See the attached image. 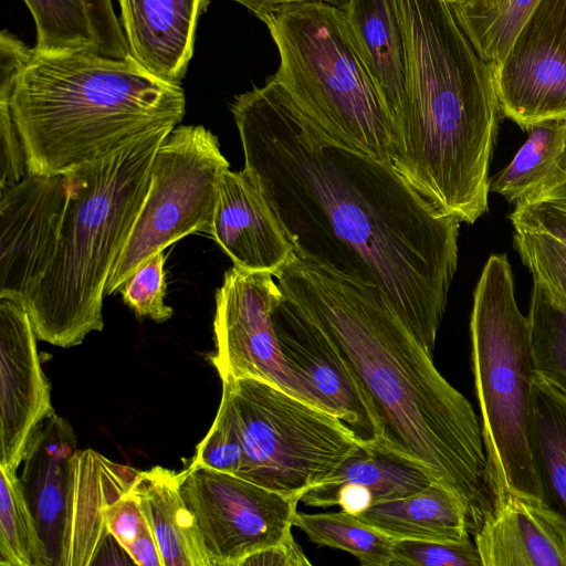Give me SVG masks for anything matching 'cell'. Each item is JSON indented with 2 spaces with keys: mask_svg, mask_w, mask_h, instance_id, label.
Masks as SVG:
<instances>
[{
  "mask_svg": "<svg viewBox=\"0 0 566 566\" xmlns=\"http://www.w3.org/2000/svg\"><path fill=\"white\" fill-rule=\"evenodd\" d=\"M241 566H312V563L289 531L274 545L247 557Z\"/></svg>",
  "mask_w": 566,
  "mask_h": 566,
  "instance_id": "39",
  "label": "cell"
},
{
  "mask_svg": "<svg viewBox=\"0 0 566 566\" xmlns=\"http://www.w3.org/2000/svg\"><path fill=\"white\" fill-rule=\"evenodd\" d=\"M175 127L157 128L70 174L51 261L21 305L39 340L70 348L104 327L105 287L150 187V169Z\"/></svg>",
  "mask_w": 566,
  "mask_h": 566,
  "instance_id": "5",
  "label": "cell"
},
{
  "mask_svg": "<svg viewBox=\"0 0 566 566\" xmlns=\"http://www.w3.org/2000/svg\"><path fill=\"white\" fill-rule=\"evenodd\" d=\"M181 472L180 491L210 566H241L294 526L298 497L202 467L188 465Z\"/></svg>",
  "mask_w": 566,
  "mask_h": 566,
  "instance_id": "11",
  "label": "cell"
},
{
  "mask_svg": "<svg viewBox=\"0 0 566 566\" xmlns=\"http://www.w3.org/2000/svg\"><path fill=\"white\" fill-rule=\"evenodd\" d=\"M182 472L160 465L139 471L132 491L139 499L163 566H210L195 517L180 491Z\"/></svg>",
  "mask_w": 566,
  "mask_h": 566,
  "instance_id": "22",
  "label": "cell"
},
{
  "mask_svg": "<svg viewBox=\"0 0 566 566\" xmlns=\"http://www.w3.org/2000/svg\"><path fill=\"white\" fill-rule=\"evenodd\" d=\"M165 252L154 254L142 264L120 286L125 304L138 317H149L157 323L168 321L174 310L166 305Z\"/></svg>",
  "mask_w": 566,
  "mask_h": 566,
  "instance_id": "33",
  "label": "cell"
},
{
  "mask_svg": "<svg viewBox=\"0 0 566 566\" xmlns=\"http://www.w3.org/2000/svg\"><path fill=\"white\" fill-rule=\"evenodd\" d=\"M36 31L35 48L45 51H96L85 0H23Z\"/></svg>",
  "mask_w": 566,
  "mask_h": 566,
  "instance_id": "30",
  "label": "cell"
},
{
  "mask_svg": "<svg viewBox=\"0 0 566 566\" xmlns=\"http://www.w3.org/2000/svg\"><path fill=\"white\" fill-rule=\"evenodd\" d=\"M471 360L492 496L542 497L531 448L536 374L531 327L520 311L506 254L488 259L473 293Z\"/></svg>",
  "mask_w": 566,
  "mask_h": 566,
  "instance_id": "7",
  "label": "cell"
},
{
  "mask_svg": "<svg viewBox=\"0 0 566 566\" xmlns=\"http://www.w3.org/2000/svg\"><path fill=\"white\" fill-rule=\"evenodd\" d=\"M243 457L244 448L235 410L229 391L222 387L216 418L206 437L197 446L189 465L238 475Z\"/></svg>",
  "mask_w": 566,
  "mask_h": 566,
  "instance_id": "32",
  "label": "cell"
},
{
  "mask_svg": "<svg viewBox=\"0 0 566 566\" xmlns=\"http://www.w3.org/2000/svg\"><path fill=\"white\" fill-rule=\"evenodd\" d=\"M492 72L501 113L523 129L566 117V0H541Z\"/></svg>",
  "mask_w": 566,
  "mask_h": 566,
  "instance_id": "13",
  "label": "cell"
},
{
  "mask_svg": "<svg viewBox=\"0 0 566 566\" xmlns=\"http://www.w3.org/2000/svg\"><path fill=\"white\" fill-rule=\"evenodd\" d=\"M230 165L218 138L201 125H178L156 151L150 187L108 276L105 295L118 292L154 254L193 232L209 234L222 175Z\"/></svg>",
  "mask_w": 566,
  "mask_h": 566,
  "instance_id": "10",
  "label": "cell"
},
{
  "mask_svg": "<svg viewBox=\"0 0 566 566\" xmlns=\"http://www.w3.org/2000/svg\"><path fill=\"white\" fill-rule=\"evenodd\" d=\"M473 542L482 566H566V522L537 495L495 497Z\"/></svg>",
  "mask_w": 566,
  "mask_h": 566,
  "instance_id": "17",
  "label": "cell"
},
{
  "mask_svg": "<svg viewBox=\"0 0 566 566\" xmlns=\"http://www.w3.org/2000/svg\"><path fill=\"white\" fill-rule=\"evenodd\" d=\"M406 61V98L395 125L394 166L433 188L473 184L490 171L500 105L492 67L444 0H394Z\"/></svg>",
  "mask_w": 566,
  "mask_h": 566,
  "instance_id": "4",
  "label": "cell"
},
{
  "mask_svg": "<svg viewBox=\"0 0 566 566\" xmlns=\"http://www.w3.org/2000/svg\"><path fill=\"white\" fill-rule=\"evenodd\" d=\"M98 54L124 59L128 43L111 0H85Z\"/></svg>",
  "mask_w": 566,
  "mask_h": 566,
  "instance_id": "37",
  "label": "cell"
},
{
  "mask_svg": "<svg viewBox=\"0 0 566 566\" xmlns=\"http://www.w3.org/2000/svg\"><path fill=\"white\" fill-rule=\"evenodd\" d=\"M282 296L272 273L247 271L234 265L229 269L216 293V353L210 360L220 379L264 380L324 409L281 352L273 312Z\"/></svg>",
  "mask_w": 566,
  "mask_h": 566,
  "instance_id": "12",
  "label": "cell"
},
{
  "mask_svg": "<svg viewBox=\"0 0 566 566\" xmlns=\"http://www.w3.org/2000/svg\"><path fill=\"white\" fill-rule=\"evenodd\" d=\"M294 526L311 542L353 555L363 566H392L394 539L343 510L296 512Z\"/></svg>",
  "mask_w": 566,
  "mask_h": 566,
  "instance_id": "27",
  "label": "cell"
},
{
  "mask_svg": "<svg viewBox=\"0 0 566 566\" xmlns=\"http://www.w3.org/2000/svg\"><path fill=\"white\" fill-rule=\"evenodd\" d=\"M209 235L234 266L247 271L274 275L294 253L266 198L244 169L223 172Z\"/></svg>",
  "mask_w": 566,
  "mask_h": 566,
  "instance_id": "18",
  "label": "cell"
},
{
  "mask_svg": "<svg viewBox=\"0 0 566 566\" xmlns=\"http://www.w3.org/2000/svg\"><path fill=\"white\" fill-rule=\"evenodd\" d=\"M531 448L543 500L566 522V396L535 374Z\"/></svg>",
  "mask_w": 566,
  "mask_h": 566,
  "instance_id": "25",
  "label": "cell"
},
{
  "mask_svg": "<svg viewBox=\"0 0 566 566\" xmlns=\"http://www.w3.org/2000/svg\"><path fill=\"white\" fill-rule=\"evenodd\" d=\"M0 565L49 566L36 521L17 473L0 467Z\"/></svg>",
  "mask_w": 566,
  "mask_h": 566,
  "instance_id": "28",
  "label": "cell"
},
{
  "mask_svg": "<svg viewBox=\"0 0 566 566\" xmlns=\"http://www.w3.org/2000/svg\"><path fill=\"white\" fill-rule=\"evenodd\" d=\"M103 514L108 534L115 538L127 555L133 544L151 531L139 499L132 488L107 504Z\"/></svg>",
  "mask_w": 566,
  "mask_h": 566,
  "instance_id": "36",
  "label": "cell"
},
{
  "mask_svg": "<svg viewBox=\"0 0 566 566\" xmlns=\"http://www.w3.org/2000/svg\"><path fill=\"white\" fill-rule=\"evenodd\" d=\"M354 378L375 440L423 467L463 502L471 532L492 506L481 423L386 295L295 253L274 273Z\"/></svg>",
  "mask_w": 566,
  "mask_h": 566,
  "instance_id": "2",
  "label": "cell"
},
{
  "mask_svg": "<svg viewBox=\"0 0 566 566\" xmlns=\"http://www.w3.org/2000/svg\"><path fill=\"white\" fill-rule=\"evenodd\" d=\"M259 19L280 55L272 76L298 106L339 143L391 164L392 120L344 10L292 3Z\"/></svg>",
  "mask_w": 566,
  "mask_h": 566,
  "instance_id": "6",
  "label": "cell"
},
{
  "mask_svg": "<svg viewBox=\"0 0 566 566\" xmlns=\"http://www.w3.org/2000/svg\"><path fill=\"white\" fill-rule=\"evenodd\" d=\"M0 112L12 120L27 171L66 175L112 155L186 113L180 84L132 55L45 51L0 34Z\"/></svg>",
  "mask_w": 566,
  "mask_h": 566,
  "instance_id": "3",
  "label": "cell"
},
{
  "mask_svg": "<svg viewBox=\"0 0 566 566\" xmlns=\"http://www.w3.org/2000/svg\"><path fill=\"white\" fill-rule=\"evenodd\" d=\"M130 55L160 78L180 84L208 0H117Z\"/></svg>",
  "mask_w": 566,
  "mask_h": 566,
  "instance_id": "19",
  "label": "cell"
},
{
  "mask_svg": "<svg viewBox=\"0 0 566 566\" xmlns=\"http://www.w3.org/2000/svg\"><path fill=\"white\" fill-rule=\"evenodd\" d=\"M527 318L535 371L566 396V307L533 281Z\"/></svg>",
  "mask_w": 566,
  "mask_h": 566,
  "instance_id": "29",
  "label": "cell"
},
{
  "mask_svg": "<svg viewBox=\"0 0 566 566\" xmlns=\"http://www.w3.org/2000/svg\"><path fill=\"white\" fill-rule=\"evenodd\" d=\"M514 247L549 295L566 307V242L541 229L514 224Z\"/></svg>",
  "mask_w": 566,
  "mask_h": 566,
  "instance_id": "31",
  "label": "cell"
},
{
  "mask_svg": "<svg viewBox=\"0 0 566 566\" xmlns=\"http://www.w3.org/2000/svg\"><path fill=\"white\" fill-rule=\"evenodd\" d=\"M344 12L395 129L406 98L405 45L395 1L349 0Z\"/></svg>",
  "mask_w": 566,
  "mask_h": 566,
  "instance_id": "21",
  "label": "cell"
},
{
  "mask_svg": "<svg viewBox=\"0 0 566 566\" xmlns=\"http://www.w3.org/2000/svg\"><path fill=\"white\" fill-rule=\"evenodd\" d=\"M509 218L512 226L541 229L566 242V184L528 202L515 205Z\"/></svg>",
  "mask_w": 566,
  "mask_h": 566,
  "instance_id": "35",
  "label": "cell"
},
{
  "mask_svg": "<svg viewBox=\"0 0 566 566\" xmlns=\"http://www.w3.org/2000/svg\"><path fill=\"white\" fill-rule=\"evenodd\" d=\"M356 516L392 539L462 542L472 533L461 499L438 482Z\"/></svg>",
  "mask_w": 566,
  "mask_h": 566,
  "instance_id": "23",
  "label": "cell"
},
{
  "mask_svg": "<svg viewBox=\"0 0 566 566\" xmlns=\"http://www.w3.org/2000/svg\"><path fill=\"white\" fill-rule=\"evenodd\" d=\"M66 175H33L0 191V298L19 304L48 268L67 201Z\"/></svg>",
  "mask_w": 566,
  "mask_h": 566,
  "instance_id": "14",
  "label": "cell"
},
{
  "mask_svg": "<svg viewBox=\"0 0 566 566\" xmlns=\"http://www.w3.org/2000/svg\"><path fill=\"white\" fill-rule=\"evenodd\" d=\"M539 1L467 0L450 7L478 55L493 69L502 62Z\"/></svg>",
  "mask_w": 566,
  "mask_h": 566,
  "instance_id": "26",
  "label": "cell"
},
{
  "mask_svg": "<svg viewBox=\"0 0 566 566\" xmlns=\"http://www.w3.org/2000/svg\"><path fill=\"white\" fill-rule=\"evenodd\" d=\"M273 322L284 359L324 409L361 439H374L375 426L364 397L319 329L284 294L274 308Z\"/></svg>",
  "mask_w": 566,
  "mask_h": 566,
  "instance_id": "16",
  "label": "cell"
},
{
  "mask_svg": "<svg viewBox=\"0 0 566 566\" xmlns=\"http://www.w3.org/2000/svg\"><path fill=\"white\" fill-rule=\"evenodd\" d=\"M241 429L238 476L298 497L327 479L363 440L335 415L255 378H221Z\"/></svg>",
  "mask_w": 566,
  "mask_h": 566,
  "instance_id": "9",
  "label": "cell"
},
{
  "mask_svg": "<svg viewBox=\"0 0 566 566\" xmlns=\"http://www.w3.org/2000/svg\"><path fill=\"white\" fill-rule=\"evenodd\" d=\"M444 1L451 6V4L462 3L467 0H444Z\"/></svg>",
  "mask_w": 566,
  "mask_h": 566,
  "instance_id": "41",
  "label": "cell"
},
{
  "mask_svg": "<svg viewBox=\"0 0 566 566\" xmlns=\"http://www.w3.org/2000/svg\"><path fill=\"white\" fill-rule=\"evenodd\" d=\"M244 170L294 253L381 291L433 355L458 269L461 221L391 164L323 130L273 76L235 97Z\"/></svg>",
  "mask_w": 566,
  "mask_h": 566,
  "instance_id": "1",
  "label": "cell"
},
{
  "mask_svg": "<svg viewBox=\"0 0 566 566\" xmlns=\"http://www.w3.org/2000/svg\"><path fill=\"white\" fill-rule=\"evenodd\" d=\"M245 7L253 12L256 18L263 13L285 4L304 2H323L344 10L349 0H231Z\"/></svg>",
  "mask_w": 566,
  "mask_h": 566,
  "instance_id": "40",
  "label": "cell"
},
{
  "mask_svg": "<svg viewBox=\"0 0 566 566\" xmlns=\"http://www.w3.org/2000/svg\"><path fill=\"white\" fill-rule=\"evenodd\" d=\"M22 144L11 118L0 112V191L14 186L27 175Z\"/></svg>",
  "mask_w": 566,
  "mask_h": 566,
  "instance_id": "38",
  "label": "cell"
},
{
  "mask_svg": "<svg viewBox=\"0 0 566 566\" xmlns=\"http://www.w3.org/2000/svg\"><path fill=\"white\" fill-rule=\"evenodd\" d=\"M392 566H482L473 541L394 539Z\"/></svg>",
  "mask_w": 566,
  "mask_h": 566,
  "instance_id": "34",
  "label": "cell"
},
{
  "mask_svg": "<svg viewBox=\"0 0 566 566\" xmlns=\"http://www.w3.org/2000/svg\"><path fill=\"white\" fill-rule=\"evenodd\" d=\"M432 482L437 481L419 463L370 439L363 440L358 449L315 486L335 489L339 505L359 515L373 505L411 495Z\"/></svg>",
  "mask_w": 566,
  "mask_h": 566,
  "instance_id": "20",
  "label": "cell"
},
{
  "mask_svg": "<svg viewBox=\"0 0 566 566\" xmlns=\"http://www.w3.org/2000/svg\"><path fill=\"white\" fill-rule=\"evenodd\" d=\"M24 307L0 298V467L17 473L36 428L55 413Z\"/></svg>",
  "mask_w": 566,
  "mask_h": 566,
  "instance_id": "15",
  "label": "cell"
},
{
  "mask_svg": "<svg viewBox=\"0 0 566 566\" xmlns=\"http://www.w3.org/2000/svg\"><path fill=\"white\" fill-rule=\"evenodd\" d=\"M511 163L490 181V190L521 205L566 184V117L532 125Z\"/></svg>",
  "mask_w": 566,
  "mask_h": 566,
  "instance_id": "24",
  "label": "cell"
},
{
  "mask_svg": "<svg viewBox=\"0 0 566 566\" xmlns=\"http://www.w3.org/2000/svg\"><path fill=\"white\" fill-rule=\"evenodd\" d=\"M19 476L49 566L93 565L108 532L104 507L127 492L139 471L93 449H77L72 426L54 413L31 437Z\"/></svg>",
  "mask_w": 566,
  "mask_h": 566,
  "instance_id": "8",
  "label": "cell"
}]
</instances>
